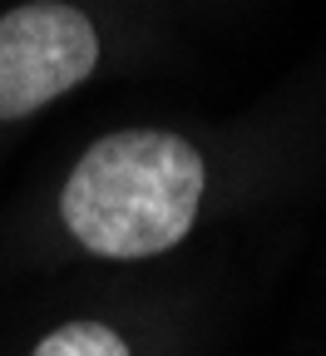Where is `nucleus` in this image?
Listing matches in <instances>:
<instances>
[{
  "instance_id": "f257e3e1",
  "label": "nucleus",
  "mask_w": 326,
  "mask_h": 356,
  "mask_svg": "<svg viewBox=\"0 0 326 356\" xmlns=\"http://www.w3.org/2000/svg\"><path fill=\"white\" fill-rule=\"evenodd\" d=\"M203 159L163 129H119L74 163L60 193L70 233L99 257H154L188 238L203 203Z\"/></svg>"
},
{
  "instance_id": "f03ea898",
  "label": "nucleus",
  "mask_w": 326,
  "mask_h": 356,
  "mask_svg": "<svg viewBox=\"0 0 326 356\" xmlns=\"http://www.w3.org/2000/svg\"><path fill=\"white\" fill-rule=\"evenodd\" d=\"M99 65V35L84 10L35 0L0 15V119H25L70 95Z\"/></svg>"
},
{
  "instance_id": "7ed1b4c3",
  "label": "nucleus",
  "mask_w": 326,
  "mask_h": 356,
  "mask_svg": "<svg viewBox=\"0 0 326 356\" xmlns=\"http://www.w3.org/2000/svg\"><path fill=\"white\" fill-rule=\"evenodd\" d=\"M35 356H129V346L104 322H70L44 337L35 346Z\"/></svg>"
}]
</instances>
